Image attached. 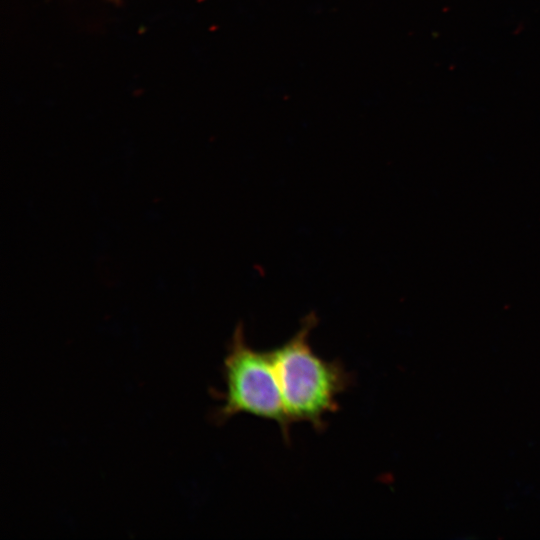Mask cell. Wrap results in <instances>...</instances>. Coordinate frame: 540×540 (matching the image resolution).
I'll return each instance as SVG.
<instances>
[{"mask_svg":"<svg viewBox=\"0 0 540 540\" xmlns=\"http://www.w3.org/2000/svg\"><path fill=\"white\" fill-rule=\"evenodd\" d=\"M223 372L226 390L216 393L222 405L214 413L215 422L224 423L240 413L251 414L277 423L288 440L292 422L283 403L270 351L252 349L245 341L241 325L234 331Z\"/></svg>","mask_w":540,"mask_h":540,"instance_id":"7a4b0ae2","label":"cell"},{"mask_svg":"<svg viewBox=\"0 0 540 540\" xmlns=\"http://www.w3.org/2000/svg\"><path fill=\"white\" fill-rule=\"evenodd\" d=\"M316 323L313 314L306 316L297 333L270 355L290 421L322 430L325 416L337 410V397L351 385L352 376L341 363L313 352L308 339Z\"/></svg>","mask_w":540,"mask_h":540,"instance_id":"6da1fadb","label":"cell"}]
</instances>
